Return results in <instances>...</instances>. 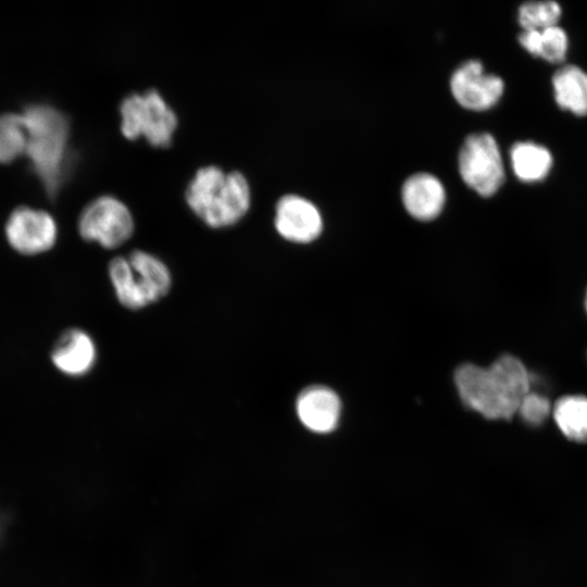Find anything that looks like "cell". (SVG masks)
Returning <instances> with one entry per match:
<instances>
[{
	"label": "cell",
	"instance_id": "cell-1",
	"mask_svg": "<svg viewBox=\"0 0 587 587\" xmlns=\"http://www.w3.org/2000/svg\"><path fill=\"white\" fill-rule=\"evenodd\" d=\"M459 396L471 410L488 420H511L530 391V375L515 357L501 355L488 367L466 363L454 374Z\"/></svg>",
	"mask_w": 587,
	"mask_h": 587
},
{
	"label": "cell",
	"instance_id": "cell-2",
	"mask_svg": "<svg viewBox=\"0 0 587 587\" xmlns=\"http://www.w3.org/2000/svg\"><path fill=\"white\" fill-rule=\"evenodd\" d=\"M250 200L246 177L239 172L225 173L215 165L198 170L186 190L189 208L213 228L239 222L248 212Z\"/></svg>",
	"mask_w": 587,
	"mask_h": 587
},
{
	"label": "cell",
	"instance_id": "cell-3",
	"mask_svg": "<svg viewBox=\"0 0 587 587\" xmlns=\"http://www.w3.org/2000/svg\"><path fill=\"white\" fill-rule=\"evenodd\" d=\"M27 130L25 154L47 193L54 197L65 173L68 122L64 114L46 104H33L22 113Z\"/></svg>",
	"mask_w": 587,
	"mask_h": 587
},
{
	"label": "cell",
	"instance_id": "cell-4",
	"mask_svg": "<svg viewBox=\"0 0 587 587\" xmlns=\"http://www.w3.org/2000/svg\"><path fill=\"white\" fill-rule=\"evenodd\" d=\"M108 274L118 302L130 310L157 302L167 295L172 286L166 264L142 250H134L128 257L113 258Z\"/></svg>",
	"mask_w": 587,
	"mask_h": 587
},
{
	"label": "cell",
	"instance_id": "cell-5",
	"mask_svg": "<svg viewBox=\"0 0 587 587\" xmlns=\"http://www.w3.org/2000/svg\"><path fill=\"white\" fill-rule=\"evenodd\" d=\"M121 132L128 139L143 136L153 147H168L177 116L157 90L132 93L120 105Z\"/></svg>",
	"mask_w": 587,
	"mask_h": 587
},
{
	"label": "cell",
	"instance_id": "cell-6",
	"mask_svg": "<svg viewBox=\"0 0 587 587\" xmlns=\"http://www.w3.org/2000/svg\"><path fill=\"white\" fill-rule=\"evenodd\" d=\"M463 182L482 197H490L504 182V167L496 139L488 133L467 136L459 151Z\"/></svg>",
	"mask_w": 587,
	"mask_h": 587
},
{
	"label": "cell",
	"instance_id": "cell-7",
	"mask_svg": "<svg viewBox=\"0 0 587 587\" xmlns=\"http://www.w3.org/2000/svg\"><path fill=\"white\" fill-rule=\"evenodd\" d=\"M134 227L129 209L112 196H101L91 201L78 218L82 238L105 249L122 246L132 237Z\"/></svg>",
	"mask_w": 587,
	"mask_h": 587
},
{
	"label": "cell",
	"instance_id": "cell-8",
	"mask_svg": "<svg viewBox=\"0 0 587 587\" xmlns=\"http://www.w3.org/2000/svg\"><path fill=\"white\" fill-rule=\"evenodd\" d=\"M5 236L15 251L33 255L46 252L54 246L58 227L48 212L20 207L7 221Z\"/></svg>",
	"mask_w": 587,
	"mask_h": 587
},
{
	"label": "cell",
	"instance_id": "cell-9",
	"mask_svg": "<svg viewBox=\"0 0 587 587\" xmlns=\"http://www.w3.org/2000/svg\"><path fill=\"white\" fill-rule=\"evenodd\" d=\"M450 88L454 99L463 108L484 111L499 101L504 83L501 77L485 73L478 60H469L453 72Z\"/></svg>",
	"mask_w": 587,
	"mask_h": 587
},
{
	"label": "cell",
	"instance_id": "cell-10",
	"mask_svg": "<svg viewBox=\"0 0 587 587\" xmlns=\"http://www.w3.org/2000/svg\"><path fill=\"white\" fill-rule=\"evenodd\" d=\"M275 227L285 239L305 243L320 236L323 221L311 201L297 195H286L276 204Z\"/></svg>",
	"mask_w": 587,
	"mask_h": 587
},
{
	"label": "cell",
	"instance_id": "cell-11",
	"mask_svg": "<svg viewBox=\"0 0 587 587\" xmlns=\"http://www.w3.org/2000/svg\"><path fill=\"white\" fill-rule=\"evenodd\" d=\"M97 360V347L92 337L80 328L65 330L51 350L54 367L67 376L88 374Z\"/></svg>",
	"mask_w": 587,
	"mask_h": 587
},
{
	"label": "cell",
	"instance_id": "cell-12",
	"mask_svg": "<svg viewBox=\"0 0 587 587\" xmlns=\"http://www.w3.org/2000/svg\"><path fill=\"white\" fill-rule=\"evenodd\" d=\"M297 415L304 427L316 434H328L338 424L341 404L338 396L324 386L308 387L296 402Z\"/></svg>",
	"mask_w": 587,
	"mask_h": 587
},
{
	"label": "cell",
	"instance_id": "cell-13",
	"mask_svg": "<svg viewBox=\"0 0 587 587\" xmlns=\"http://www.w3.org/2000/svg\"><path fill=\"white\" fill-rule=\"evenodd\" d=\"M401 197L404 208L413 217L429 221L442 211L446 191L435 175L422 172L405 179Z\"/></svg>",
	"mask_w": 587,
	"mask_h": 587
},
{
	"label": "cell",
	"instance_id": "cell-14",
	"mask_svg": "<svg viewBox=\"0 0 587 587\" xmlns=\"http://www.w3.org/2000/svg\"><path fill=\"white\" fill-rule=\"evenodd\" d=\"M555 102L575 115H587V73L576 65H564L552 76Z\"/></svg>",
	"mask_w": 587,
	"mask_h": 587
},
{
	"label": "cell",
	"instance_id": "cell-15",
	"mask_svg": "<svg viewBox=\"0 0 587 587\" xmlns=\"http://www.w3.org/2000/svg\"><path fill=\"white\" fill-rule=\"evenodd\" d=\"M510 159L515 176L525 183L542 180L552 167L551 152L544 146L521 141L511 147Z\"/></svg>",
	"mask_w": 587,
	"mask_h": 587
},
{
	"label": "cell",
	"instance_id": "cell-16",
	"mask_svg": "<svg viewBox=\"0 0 587 587\" xmlns=\"http://www.w3.org/2000/svg\"><path fill=\"white\" fill-rule=\"evenodd\" d=\"M517 40L529 54L550 63L564 61L569 49L567 35L558 25L538 30H522Z\"/></svg>",
	"mask_w": 587,
	"mask_h": 587
},
{
	"label": "cell",
	"instance_id": "cell-17",
	"mask_svg": "<svg viewBox=\"0 0 587 587\" xmlns=\"http://www.w3.org/2000/svg\"><path fill=\"white\" fill-rule=\"evenodd\" d=\"M552 414L561 433L575 442H587V397L569 395L552 407Z\"/></svg>",
	"mask_w": 587,
	"mask_h": 587
},
{
	"label": "cell",
	"instance_id": "cell-18",
	"mask_svg": "<svg viewBox=\"0 0 587 587\" xmlns=\"http://www.w3.org/2000/svg\"><path fill=\"white\" fill-rule=\"evenodd\" d=\"M27 130L22 114L0 115V163H9L25 154Z\"/></svg>",
	"mask_w": 587,
	"mask_h": 587
},
{
	"label": "cell",
	"instance_id": "cell-19",
	"mask_svg": "<svg viewBox=\"0 0 587 587\" xmlns=\"http://www.w3.org/2000/svg\"><path fill=\"white\" fill-rule=\"evenodd\" d=\"M562 10L554 1H530L519 8L517 20L523 30L545 29L557 26Z\"/></svg>",
	"mask_w": 587,
	"mask_h": 587
},
{
	"label": "cell",
	"instance_id": "cell-20",
	"mask_svg": "<svg viewBox=\"0 0 587 587\" xmlns=\"http://www.w3.org/2000/svg\"><path fill=\"white\" fill-rule=\"evenodd\" d=\"M552 412L549 399L534 391H528L522 399L517 414L530 426L541 425Z\"/></svg>",
	"mask_w": 587,
	"mask_h": 587
},
{
	"label": "cell",
	"instance_id": "cell-21",
	"mask_svg": "<svg viewBox=\"0 0 587 587\" xmlns=\"http://www.w3.org/2000/svg\"><path fill=\"white\" fill-rule=\"evenodd\" d=\"M585 307H586V311H587V292H586Z\"/></svg>",
	"mask_w": 587,
	"mask_h": 587
}]
</instances>
